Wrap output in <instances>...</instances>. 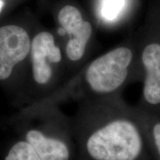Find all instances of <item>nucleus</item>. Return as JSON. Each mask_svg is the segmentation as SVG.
<instances>
[{
  "label": "nucleus",
  "mask_w": 160,
  "mask_h": 160,
  "mask_svg": "<svg viewBox=\"0 0 160 160\" xmlns=\"http://www.w3.org/2000/svg\"><path fill=\"white\" fill-rule=\"evenodd\" d=\"M91 128L85 138L86 152L93 160H142L148 151L133 106L122 95L97 99Z\"/></svg>",
  "instance_id": "1"
},
{
  "label": "nucleus",
  "mask_w": 160,
  "mask_h": 160,
  "mask_svg": "<svg viewBox=\"0 0 160 160\" xmlns=\"http://www.w3.org/2000/svg\"><path fill=\"white\" fill-rule=\"evenodd\" d=\"M142 73L135 53L128 46H119L93 60L82 77L88 91L97 99L122 95L131 84L142 82Z\"/></svg>",
  "instance_id": "2"
},
{
  "label": "nucleus",
  "mask_w": 160,
  "mask_h": 160,
  "mask_svg": "<svg viewBox=\"0 0 160 160\" xmlns=\"http://www.w3.org/2000/svg\"><path fill=\"white\" fill-rule=\"evenodd\" d=\"M31 50L29 36L16 25L0 28V80L7 79L13 68L25 59Z\"/></svg>",
  "instance_id": "3"
},
{
  "label": "nucleus",
  "mask_w": 160,
  "mask_h": 160,
  "mask_svg": "<svg viewBox=\"0 0 160 160\" xmlns=\"http://www.w3.org/2000/svg\"><path fill=\"white\" fill-rule=\"evenodd\" d=\"M59 22L69 37L66 45V55L72 62L83 57L92 35V26L84 21L81 13L73 6H65L59 13Z\"/></svg>",
  "instance_id": "4"
},
{
  "label": "nucleus",
  "mask_w": 160,
  "mask_h": 160,
  "mask_svg": "<svg viewBox=\"0 0 160 160\" xmlns=\"http://www.w3.org/2000/svg\"><path fill=\"white\" fill-rule=\"evenodd\" d=\"M33 75L39 84L48 82L52 69L48 62L59 63L62 59L61 51L55 45L54 39L48 32H41L33 38L31 45Z\"/></svg>",
  "instance_id": "5"
},
{
  "label": "nucleus",
  "mask_w": 160,
  "mask_h": 160,
  "mask_svg": "<svg viewBox=\"0 0 160 160\" xmlns=\"http://www.w3.org/2000/svg\"><path fill=\"white\" fill-rule=\"evenodd\" d=\"M42 160H69L71 152L63 140L45 137L37 131H30L26 136Z\"/></svg>",
  "instance_id": "6"
},
{
  "label": "nucleus",
  "mask_w": 160,
  "mask_h": 160,
  "mask_svg": "<svg viewBox=\"0 0 160 160\" xmlns=\"http://www.w3.org/2000/svg\"><path fill=\"white\" fill-rule=\"evenodd\" d=\"M135 113L143 129L149 150L160 160V115L133 106Z\"/></svg>",
  "instance_id": "7"
},
{
  "label": "nucleus",
  "mask_w": 160,
  "mask_h": 160,
  "mask_svg": "<svg viewBox=\"0 0 160 160\" xmlns=\"http://www.w3.org/2000/svg\"><path fill=\"white\" fill-rule=\"evenodd\" d=\"M5 160H42L28 142H19L12 147Z\"/></svg>",
  "instance_id": "8"
},
{
  "label": "nucleus",
  "mask_w": 160,
  "mask_h": 160,
  "mask_svg": "<svg viewBox=\"0 0 160 160\" xmlns=\"http://www.w3.org/2000/svg\"><path fill=\"white\" fill-rule=\"evenodd\" d=\"M125 0H104L102 13L105 19H113L122 8Z\"/></svg>",
  "instance_id": "9"
},
{
  "label": "nucleus",
  "mask_w": 160,
  "mask_h": 160,
  "mask_svg": "<svg viewBox=\"0 0 160 160\" xmlns=\"http://www.w3.org/2000/svg\"><path fill=\"white\" fill-rule=\"evenodd\" d=\"M4 5H5V2H4L3 0H0V13H1L2 10Z\"/></svg>",
  "instance_id": "10"
}]
</instances>
